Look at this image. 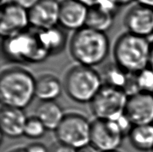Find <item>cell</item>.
Returning <instances> with one entry per match:
<instances>
[{
	"mask_svg": "<svg viewBox=\"0 0 153 152\" xmlns=\"http://www.w3.org/2000/svg\"><path fill=\"white\" fill-rule=\"evenodd\" d=\"M39 0H10V2L14 3V4L23 7L25 10H29L35 5L36 3Z\"/></svg>",
	"mask_w": 153,
	"mask_h": 152,
	"instance_id": "obj_25",
	"label": "cell"
},
{
	"mask_svg": "<svg viewBox=\"0 0 153 152\" xmlns=\"http://www.w3.org/2000/svg\"><path fill=\"white\" fill-rule=\"evenodd\" d=\"M55 132L58 142L79 149L91 143V122L80 113H67Z\"/></svg>",
	"mask_w": 153,
	"mask_h": 152,
	"instance_id": "obj_6",
	"label": "cell"
},
{
	"mask_svg": "<svg viewBox=\"0 0 153 152\" xmlns=\"http://www.w3.org/2000/svg\"><path fill=\"white\" fill-rule=\"evenodd\" d=\"M25 148L27 152H49V148L40 142L31 143Z\"/></svg>",
	"mask_w": 153,
	"mask_h": 152,
	"instance_id": "obj_24",
	"label": "cell"
},
{
	"mask_svg": "<svg viewBox=\"0 0 153 152\" xmlns=\"http://www.w3.org/2000/svg\"><path fill=\"white\" fill-rule=\"evenodd\" d=\"M8 152H27L25 148H16L11 149Z\"/></svg>",
	"mask_w": 153,
	"mask_h": 152,
	"instance_id": "obj_31",
	"label": "cell"
},
{
	"mask_svg": "<svg viewBox=\"0 0 153 152\" xmlns=\"http://www.w3.org/2000/svg\"><path fill=\"white\" fill-rule=\"evenodd\" d=\"M123 22L127 32L148 38L153 34V9L137 3L128 9Z\"/></svg>",
	"mask_w": 153,
	"mask_h": 152,
	"instance_id": "obj_10",
	"label": "cell"
},
{
	"mask_svg": "<svg viewBox=\"0 0 153 152\" xmlns=\"http://www.w3.org/2000/svg\"><path fill=\"white\" fill-rule=\"evenodd\" d=\"M115 16L94 5L88 7L85 27L95 31L106 33L114 24Z\"/></svg>",
	"mask_w": 153,
	"mask_h": 152,
	"instance_id": "obj_19",
	"label": "cell"
},
{
	"mask_svg": "<svg viewBox=\"0 0 153 152\" xmlns=\"http://www.w3.org/2000/svg\"><path fill=\"white\" fill-rule=\"evenodd\" d=\"M128 95L123 89L103 85L91 102V109L96 119L114 120L125 113Z\"/></svg>",
	"mask_w": 153,
	"mask_h": 152,
	"instance_id": "obj_7",
	"label": "cell"
},
{
	"mask_svg": "<svg viewBox=\"0 0 153 152\" xmlns=\"http://www.w3.org/2000/svg\"><path fill=\"white\" fill-rule=\"evenodd\" d=\"M124 137L114 120L95 119L91 122V143L100 152L117 151L122 145Z\"/></svg>",
	"mask_w": 153,
	"mask_h": 152,
	"instance_id": "obj_8",
	"label": "cell"
},
{
	"mask_svg": "<svg viewBox=\"0 0 153 152\" xmlns=\"http://www.w3.org/2000/svg\"><path fill=\"white\" fill-rule=\"evenodd\" d=\"M152 152H153V151H152Z\"/></svg>",
	"mask_w": 153,
	"mask_h": 152,
	"instance_id": "obj_34",
	"label": "cell"
},
{
	"mask_svg": "<svg viewBox=\"0 0 153 152\" xmlns=\"http://www.w3.org/2000/svg\"><path fill=\"white\" fill-rule=\"evenodd\" d=\"M136 81L140 92L153 94V69L150 67L144 69L136 74Z\"/></svg>",
	"mask_w": 153,
	"mask_h": 152,
	"instance_id": "obj_22",
	"label": "cell"
},
{
	"mask_svg": "<svg viewBox=\"0 0 153 152\" xmlns=\"http://www.w3.org/2000/svg\"><path fill=\"white\" fill-rule=\"evenodd\" d=\"M35 116L48 131H55L65 114L61 106L55 101H41L36 109Z\"/></svg>",
	"mask_w": 153,
	"mask_h": 152,
	"instance_id": "obj_16",
	"label": "cell"
},
{
	"mask_svg": "<svg viewBox=\"0 0 153 152\" xmlns=\"http://www.w3.org/2000/svg\"><path fill=\"white\" fill-rule=\"evenodd\" d=\"M137 2L153 9V0H137Z\"/></svg>",
	"mask_w": 153,
	"mask_h": 152,
	"instance_id": "obj_28",
	"label": "cell"
},
{
	"mask_svg": "<svg viewBox=\"0 0 153 152\" xmlns=\"http://www.w3.org/2000/svg\"><path fill=\"white\" fill-rule=\"evenodd\" d=\"M10 2V0H1V7Z\"/></svg>",
	"mask_w": 153,
	"mask_h": 152,
	"instance_id": "obj_32",
	"label": "cell"
},
{
	"mask_svg": "<svg viewBox=\"0 0 153 152\" xmlns=\"http://www.w3.org/2000/svg\"><path fill=\"white\" fill-rule=\"evenodd\" d=\"M110 51L106 33L84 27L75 31L70 42V52L79 64L92 67L102 63Z\"/></svg>",
	"mask_w": 153,
	"mask_h": 152,
	"instance_id": "obj_2",
	"label": "cell"
},
{
	"mask_svg": "<svg viewBox=\"0 0 153 152\" xmlns=\"http://www.w3.org/2000/svg\"><path fill=\"white\" fill-rule=\"evenodd\" d=\"M36 77L25 69L13 66L3 70L0 76V97L2 105L22 109L35 97Z\"/></svg>",
	"mask_w": 153,
	"mask_h": 152,
	"instance_id": "obj_1",
	"label": "cell"
},
{
	"mask_svg": "<svg viewBox=\"0 0 153 152\" xmlns=\"http://www.w3.org/2000/svg\"><path fill=\"white\" fill-rule=\"evenodd\" d=\"M60 2L58 0H39L28 10L31 27L44 30L57 26L59 24Z\"/></svg>",
	"mask_w": 153,
	"mask_h": 152,
	"instance_id": "obj_12",
	"label": "cell"
},
{
	"mask_svg": "<svg viewBox=\"0 0 153 152\" xmlns=\"http://www.w3.org/2000/svg\"><path fill=\"white\" fill-rule=\"evenodd\" d=\"M77 1L83 3L84 4H85V5L88 6V7H90L95 5V4L98 2L99 0H77Z\"/></svg>",
	"mask_w": 153,
	"mask_h": 152,
	"instance_id": "obj_27",
	"label": "cell"
},
{
	"mask_svg": "<svg viewBox=\"0 0 153 152\" xmlns=\"http://www.w3.org/2000/svg\"><path fill=\"white\" fill-rule=\"evenodd\" d=\"M49 152H77V149L58 142L52 145V147L49 148Z\"/></svg>",
	"mask_w": 153,
	"mask_h": 152,
	"instance_id": "obj_23",
	"label": "cell"
},
{
	"mask_svg": "<svg viewBox=\"0 0 153 152\" xmlns=\"http://www.w3.org/2000/svg\"><path fill=\"white\" fill-rule=\"evenodd\" d=\"M62 89L61 80L54 75L45 73L36 77L35 97L41 101H55Z\"/></svg>",
	"mask_w": 153,
	"mask_h": 152,
	"instance_id": "obj_15",
	"label": "cell"
},
{
	"mask_svg": "<svg viewBox=\"0 0 153 152\" xmlns=\"http://www.w3.org/2000/svg\"><path fill=\"white\" fill-rule=\"evenodd\" d=\"M48 130L43 122L34 115L27 118L24 136L31 139H38L44 137Z\"/></svg>",
	"mask_w": 153,
	"mask_h": 152,
	"instance_id": "obj_21",
	"label": "cell"
},
{
	"mask_svg": "<svg viewBox=\"0 0 153 152\" xmlns=\"http://www.w3.org/2000/svg\"><path fill=\"white\" fill-rule=\"evenodd\" d=\"M28 10L10 2L1 7L0 34L3 38L16 35L29 28Z\"/></svg>",
	"mask_w": 153,
	"mask_h": 152,
	"instance_id": "obj_9",
	"label": "cell"
},
{
	"mask_svg": "<svg viewBox=\"0 0 153 152\" xmlns=\"http://www.w3.org/2000/svg\"><path fill=\"white\" fill-rule=\"evenodd\" d=\"M88 7L77 0H61L59 25L66 30L78 31L85 27Z\"/></svg>",
	"mask_w": 153,
	"mask_h": 152,
	"instance_id": "obj_13",
	"label": "cell"
},
{
	"mask_svg": "<svg viewBox=\"0 0 153 152\" xmlns=\"http://www.w3.org/2000/svg\"><path fill=\"white\" fill-rule=\"evenodd\" d=\"M27 118L22 109L2 105L0 111L1 133L5 137L12 139L24 136Z\"/></svg>",
	"mask_w": 153,
	"mask_h": 152,
	"instance_id": "obj_14",
	"label": "cell"
},
{
	"mask_svg": "<svg viewBox=\"0 0 153 152\" xmlns=\"http://www.w3.org/2000/svg\"><path fill=\"white\" fill-rule=\"evenodd\" d=\"M149 67L153 69V40L151 41L150 58H149Z\"/></svg>",
	"mask_w": 153,
	"mask_h": 152,
	"instance_id": "obj_30",
	"label": "cell"
},
{
	"mask_svg": "<svg viewBox=\"0 0 153 152\" xmlns=\"http://www.w3.org/2000/svg\"><path fill=\"white\" fill-rule=\"evenodd\" d=\"M2 52L5 58L15 63H40L49 55L43 48L35 28H28L16 35L4 38Z\"/></svg>",
	"mask_w": 153,
	"mask_h": 152,
	"instance_id": "obj_4",
	"label": "cell"
},
{
	"mask_svg": "<svg viewBox=\"0 0 153 152\" xmlns=\"http://www.w3.org/2000/svg\"><path fill=\"white\" fill-rule=\"evenodd\" d=\"M100 73L92 67L78 65L67 72L64 89L71 99L78 103H91L103 86Z\"/></svg>",
	"mask_w": 153,
	"mask_h": 152,
	"instance_id": "obj_5",
	"label": "cell"
},
{
	"mask_svg": "<svg viewBox=\"0 0 153 152\" xmlns=\"http://www.w3.org/2000/svg\"><path fill=\"white\" fill-rule=\"evenodd\" d=\"M37 30L40 44L50 55L61 52L67 43V34L58 26L44 30Z\"/></svg>",
	"mask_w": 153,
	"mask_h": 152,
	"instance_id": "obj_17",
	"label": "cell"
},
{
	"mask_svg": "<svg viewBox=\"0 0 153 152\" xmlns=\"http://www.w3.org/2000/svg\"><path fill=\"white\" fill-rule=\"evenodd\" d=\"M131 145L140 151H153V123L134 125L128 135Z\"/></svg>",
	"mask_w": 153,
	"mask_h": 152,
	"instance_id": "obj_18",
	"label": "cell"
},
{
	"mask_svg": "<svg viewBox=\"0 0 153 152\" xmlns=\"http://www.w3.org/2000/svg\"><path fill=\"white\" fill-rule=\"evenodd\" d=\"M125 113L133 125L153 123V94L138 92L128 96Z\"/></svg>",
	"mask_w": 153,
	"mask_h": 152,
	"instance_id": "obj_11",
	"label": "cell"
},
{
	"mask_svg": "<svg viewBox=\"0 0 153 152\" xmlns=\"http://www.w3.org/2000/svg\"><path fill=\"white\" fill-rule=\"evenodd\" d=\"M111 152H119L118 151H111Z\"/></svg>",
	"mask_w": 153,
	"mask_h": 152,
	"instance_id": "obj_33",
	"label": "cell"
},
{
	"mask_svg": "<svg viewBox=\"0 0 153 152\" xmlns=\"http://www.w3.org/2000/svg\"><path fill=\"white\" fill-rule=\"evenodd\" d=\"M151 41L129 32L123 34L114 47L115 63L130 74H137L149 66Z\"/></svg>",
	"mask_w": 153,
	"mask_h": 152,
	"instance_id": "obj_3",
	"label": "cell"
},
{
	"mask_svg": "<svg viewBox=\"0 0 153 152\" xmlns=\"http://www.w3.org/2000/svg\"><path fill=\"white\" fill-rule=\"evenodd\" d=\"M118 4V5L120 7V6H124L127 5V4H131V2L134 1V0H114Z\"/></svg>",
	"mask_w": 153,
	"mask_h": 152,
	"instance_id": "obj_29",
	"label": "cell"
},
{
	"mask_svg": "<svg viewBox=\"0 0 153 152\" xmlns=\"http://www.w3.org/2000/svg\"><path fill=\"white\" fill-rule=\"evenodd\" d=\"M77 152H100L94 145L91 143L86 145L80 148L77 149Z\"/></svg>",
	"mask_w": 153,
	"mask_h": 152,
	"instance_id": "obj_26",
	"label": "cell"
},
{
	"mask_svg": "<svg viewBox=\"0 0 153 152\" xmlns=\"http://www.w3.org/2000/svg\"><path fill=\"white\" fill-rule=\"evenodd\" d=\"M103 84L119 88L124 91L130 77V73L124 71L117 63L107 64L101 74Z\"/></svg>",
	"mask_w": 153,
	"mask_h": 152,
	"instance_id": "obj_20",
	"label": "cell"
}]
</instances>
